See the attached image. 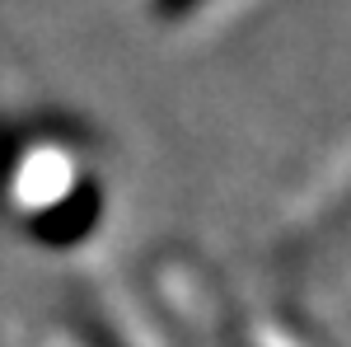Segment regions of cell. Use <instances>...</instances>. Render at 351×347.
Returning a JSON list of instances; mask_svg holds the SVG:
<instances>
[{
	"label": "cell",
	"mask_w": 351,
	"mask_h": 347,
	"mask_svg": "<svg viewBox=\"0 0 351 347\" xmlns=\"http://www.w3.org/2000/svg\"><path fill=\"white\" fill-rule=\"evenodd\" d=\"M188 5H192V0H160V10H164V14H183Z\"/></svg>",
	"instance_id": "1"
}]
</instances>
